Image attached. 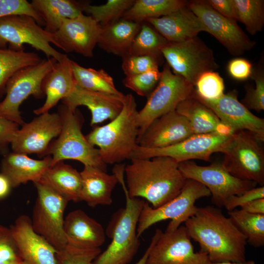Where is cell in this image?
<instances>
[{
	"label": "cell",
	"mask_w": 264,
	"mask_h": 264,
	"mask_svg": "<svg viewBox=\"0 0 264 264\" xmlns=\"http://www.w3.org/2000/svg\"><path fill=\"white\" fill-rule=\"evenodd\" d=\"M184 223L191 238L198 243L199 252L206 253L211 263L246 260L245 237L218 207H197Z\"/></svg>",
	"instance_id": "cell-1"
},
{
	"label": "cell",
	"mask_w": 264,
	"mask_h": 264,
	"mask_svg": "<svg viewBox=\"0 0 264 264\" xmlns=\"http://www.w3.org/2000/svg\"><path fill=\"white\" fill-rule=\"evenodd\" d=\"M125 165L126 189L131 198L145 199L158 208L177 196L186 178L179 163L167 156L133 159Z\"/></svg>",
	"instance_id": "cell-2"
},
{
	"label": "cell",
	"mask_w": 264,
	"mask_h": 264,
	"mask_svg": "<svg viewBox=\"0 0 264 264\" xmlns=\"http://www.w3.org/2000/svg\"><path fill=\"white\" fill-rule=\"evenodd\" d=\"M125 167L124 164H115L112 172L124 191L125 207L120 209L112 216L105 232L111 242L92 264H128L133 259L140 246L136 229L145 201L129 196L124 180Z\"/></svg>",
	"instance_id": "cell-3"
},
{
	"label": "cell",
	"mask_w": 264,
	"mask_h": 264,
	"mask_svg": "<svg viewBox=\"0 0 264 264\" xmlns=\"http://www.w3.org/2000/svg\"><path fill=\"white\" fill-rule=\"evenodd\" d=\"M137 104L132 94L124 95L123 108L110 122L94 128L86 136L93 146H97L106 164L121 163L129 159L136 146L138 134Z\"/></svg>",
	"instance_id": "cell-4"
},
{
	"label": "cell",
	"mask_w": 264,
	"mask_h": 264,
	"mask_svg": "<svg viewBox=\"0 0 264 264\" xmlns=\"http://www.w3.org/2000/svg\"><path fill=\"white\" fill-rule=\"evenodd\" d=\"M62 119V128L57 139L50 144L46 155L52 157L51 166L64 160L79 161L84 166L99 168L105 171L107 164L102 160L98 149L92 146L82 132V115L77 109L72 111L64 104L58 112Z\"/></svg>",
	"instance_id": "cell-5"
},
{
	"label": "cell",
	"mask_w": 264,
	"mask_h": 264,
	"mask_svg": "<svg viewBox=\"0 0 264 264\" xmlns=\"http://www.w3.org/2000/svg\"><path fill=\"white\" fill-rule=\"evenodd\" d=\"M209 190L200 183L187 179L180 192L173 199L156 208L144 202L139 216L136 233L138 238L149 227L170 219L165 231H173L193 216L197 210L196 201L209 197Z\"/></svg>",
	"instance_id": "cell-6"
},
{
	"label": "cell",
	"mask_w": 264,
	"mask_h": 264,
	"mask_svg": "<svg viewBox=\"0 0 264 264\" xmlns=\"http://www.w3.org/2000/svg\"><path fill=\"white\" fill-rule=\"evenodd\" d=\"M194 94V86L182 77L175 74L166 64L161 71L157 85L148 96L145 105L138 111L137 143L154 121L176 110L179 103Z\"/></svg>",
	"instance_id": "cell-7"
},
{
	"label": "cell",
	"mask_w": 264,
	"mask_h": 264,
	"mask_svg": "<svg viewBox=\"0 0 264 264\" xmlns=\"http://www.w3.org/2000/svg\"><path fill=\"white\" fill-rule=\"evenodd\" d=\"M252 133L237 131L222 154V167L233 176L264 185V150Z\"/></svg>",
	"instance_id": "cell-8"
},
{
	"label": "cell",
	"mask_w": 264,
	"mask_h": 264,
	"mask_svg": "<svg viewBox=\"0 0 264 264\" xmlns=\"http://www.w3.org/2000/svg\"><path fill=\"white\" fill-rule=\"evenodd\" d=\"M57 61L53 58L42 60L39 64L17 72L8 81L5 97L0 102V116L14 121L20 126L24 122L20 107L28 97H44L43 81Z\"/></svg>",
	"instance_id": "cell-9"
},
{
	"label": "cell",
	"mask_w": 264,
	"mask_h": 264,
	"mask_svg": "<svg viewBox=\"0 0 264 264\" xmlns=\"http://www.w3.org/2000/svg\"><path fill=\"white\" fill-rule=\"evenodd\" d=\"M234 135V133L194 134L178 143L161 148H146L137 145L129 159L167 156L178 163L192 159L209 161L213 154L223 152Z\"/></svg>",
	"instance_id": "cell-10"
},
{
	"label": "cell",
	"mask_w": 264,
	"mask_h": 264,
	"mask_svg": "<svg viewBox=\"0 0 264 264\" xmlns=\"http://www.w3.org/2000/svg\"><path fill=\"white\" fill-rule=\"evenodd\" d=\"M34 184L37 197L31 219L32 228L56 250L60 249L67 244L64 213L68 201L40 182Z\"/></svg>",
	"instance_id": "cell-11"
},
{
	"label": "cell",
	"mask_w": 264,
	"mask_h": 264,
	"mask_svg": "<svg viewBox=\"0 0 264 264\" xmlns=\"http://www.w3.org/2000/svg\"><path fill=\"white\" fill-rule=\"evenodd\" d=\"M161 53L173 72L194 86L202 74L219 67L212 49L197 36L182 42H168Z\"/></svg>",
	"instance_id": "cell-12"
},
{
	"label": "cell",
	"mask_w": 264,
	"mask_h": 264,
	"mask_svg": "<svg viewBox=\"0 0 264 264\" xmlns=\"http://www.w3.org/2000/svg\"><path fill=\"white\" fill-rule=\"evenodd\" d=\"M52 34L46 32L34 19L27 16H12L0 19V48L24 50L27 44L42 51L47 58L62 61L66 54L55 49Z\"/></svg>",
	"instance_id": "cell-13"
},
{
	"label": "cell",
	"mask_w": 264,
	"mask_h": 264,
	"mask_svg": "<svg viewBox=\"0 0 264 264\" xmlns=\"http://www.w3.org/2000/svg\"><path fill=\"white\" fill-rule=\"evenodd\" d=\"M179 169L186 179L196 180L210 191L212 202L218 207H224L227 199L256 187L257 184L242 180L228 173L221 163L200 166L188 160L179 163Z\"/></svg>",
	"instance_id": "cell-14"
},
{
	"label": "cell",
	"mask_w": 264,
	"mask_h": 264,
	"mask_svg": "<svg viewBox=\"0 0 264 264\" xmlns=\"http://www.w3.org/2000/svg\"><path fill=\"white\" fill-rule=\"evenodd\" d=\"M188 7L198 18L206 32L213 36L229 52L239 56L255 45L239 26L237 22L217 12L205 0L187 2Z\"/></svg>",
	"instance_id": "cell-15"
},
{
	"label": "cell",
	"mask_w": 264,
	"mask_h": 264,
	"mask_svg": "<svg viewBox=\"0 0 264 264\" xmlns=\"http://www.w3.org/2000/svg\"><path fill=\"white\" fill-rule=\"evenodd\" d=\"M208 255L195 252L184 226L162 231L149 254L146 264H210Z\"/></svg>",
	"instance_id": "cell-16"
},
{
	"label": "cell",
	"mask_w": 264,
	"mask_h": 264,
	"mask_svg": "<svg viewBox=\"0 0 264 264\" xmlns=\"http://www.w3.org/2000/svg\"><path fill=\"white\" fill-rule=\"evenodd\" d=\"M62 128V119L58 112L38 115L17 131L10 145L12 152L45 156L50 144L58 137Z\"/></svg>",
	"instance_id": "cell-17"
},
{
	"label": "cell",
	"mask_w": 264,
	"mask_h": 264,
	"mask_svg": "<svg viewBox=\"0 0 264 264\" xmlns=\"http://www.w3.org/2000/svg\"><path fill=\"white\" fill-rule=\"evenodd\" d=\"M102 26L89 15L82 14L66 20L53 35V44L66 53L74 52L86 57L93 56Z\"/></svg>",
	"instance_id": "cell-18"
},
{
	"label": "cell",
	"mask_w": 264,
	"mask_h": 264,
	"mask_svg": "<svg viewBox=\"0 0 264 264\" xmlns=\"http://www.w3.org/2000/svg\"><path fill=\"white\" fill-rule=\"evenodd\" d=\"M196 95L224 125L234 132L247 131L264 142V119L253 114L238 100L236 90L224 93L221 97L214 100L202 99L196 94Z\"/></svg>",
	"instance_id": "cell-19"
},
{
	"label": "cell",
	"mask_w": 264,
	"mask_h": 264,
	"mask_svg": "<svg viewBox=\"0 0 264 264\" xmlns=\"http://www.w3.org/2000/svg\"><path fill=\"white\" fill-rule=\"evenodd\" d=\"M9 228L22 260L30 264H57L56 250L34 231L28 216H20Z\"/></svg>",
	"instance_id": "cell-20"
},
{
	"label": "cell",
	"mask_w": 264,
	"mask_h": 264,
	"mask_svg": "<svg viewBox=\"0 0 264 264\" xmlns=\"http://www.w3.org/2000/svg\"><path fill=\"white\" fill-rule=\"evenodd\" d=\"M124 95L92 91L76 85L69 95L62 101L72 111L80 106L87 107L91 114L90 124L93 126L117 116L123 108Z\"/></svg>",
	"instance_id": "cell-21"
},
{
	"label": "cell",
	"mask_w": 264,
	"mask_h": 264,
	"mask_svg": "<svg viewBox=\"0 0 264 264\" xmlns=\"http://www.w3.org/2000/svg\"><path fill=\"white\" fill-rule=\"evenodd\" d=\"M193 134L188 120L175 110L154 121L137 144L146 148H161L178 143Z\"/></svg>",
	"instance_id": "cell-22"
},
{
	"label": "cell",
	"mask_w": 264,
	"mask_h": 264,
	"mask_svg": "<svg viewBox=\"0 0 264 264\" xmlns=\"http://www.w3.org/2000/svg\"><path fill=\"white\" fill-rule=\"evenodd\" d=\"M145 21L170 43L184 42L206 32L200 20L187 5L167 15Z\"/></svg>",
	"instance_id": "cell-23"
},
{
	"label": "cell",
	"mask_w": 264,
	"mask_h": 264,
	"mask_svg": "<svg viewBox=\"0 0 264 264\" xmlns=\"http://www.w3.org/2000/svg\"><path fill=\"white\" fill-rule=\"evenodd\" d=\"M64 230L67 244L78 248H100L106 240L102 225L80 209L67 215Z\"/></svg>",
	"instance_id": "cell-24"
},
{
	"label": "cell",
	"mask_w": 264,
	"mask_h": 264,
	"mask_svg": "<svg viewBox=\"0 0 264 264\" xmlns=\"http://www.w3.org/2000/svg\"><path fill=\"white\" fill-rule=\"evenodd\" d=\"M71 62L72 60L66 54L63 59L57 62L45 76L42 83V89L46 97L45 101L41 107L34 110L35 114L49 112L72 92L76 83Z\"/></svg>",
	"instance_id": "cell-25"
},
{
	"label": "cell",
	"mask_w": 264,
	"mask_h": 264,
	"mask_svg": "<svg viewBox=\"0 0 264 264\" xmlns=\"http://www.w3.org/2000/svg\"><path fill=\"white\" fill-rule=\"evenodd\" d=\"M52 157L46 155L41 160L26 154L9 152L1 161V173L9 181L12 188H16L28 181H39L45 171L51 166Z\"/></svg>",
	"instance_id": "cell-26"
},
{
	"label": "cell",
	"mask_w": 264,
	"mask_h": 264,
	"mask_svg": "<svg viewBox=\"0 0 264 264\" xmlns=\"http://www.w3.org/2000/svg\"><path fill=\"white\" fill-rule=\"evenodd\" d=\"M82 178L81 201L91 207L112 203V192L118 183L114 174H108L99 168L84 166L80 172Z\"/></svg>",
	"instance_id": "cell-27"
},
{
	"label": "cell",
	"mask_w": 264,
	"mask_h": 264,
	"mask_svg": "<svg viewBox=\"0 0 264 264\" xmlns=\"http://www.w3.org/2000/svg\"><path fill=\"white\" fill-rule=\"evenodd\" d=\"M176 110L189 123L193 134L219 133L231 134L234 132L224 125L216 114L195 94L179 103Z\"/></svg>",
	"instance_id": "cell-28"
},
{
	"label": "cell",
	"mask_w": 264,
	"mask_h": 264,
	"mask_svg": "<svg viewBox=\"0 0 264 264\" xmlns=\"http://www.w3.org/2000/svg\"><path fill=\"white\" fill-rule=\"evenodd\" d=\"M31 3L43 20L45 25L44 29L53 34L66 20L83 14L88 2L72 0H33Z\"/></svg>",
	"instance_id": "cell-29"
},
{
	"label": "cell",
	"mask_w": 264,
	"mask_h": 264,
	"mask_svg": "<svg viewBox=\"0 0 264 264\" xmlns=\"http://www.w3.org/2000/svg\"><path fill=\"white\" fill-rule=\"evenodd\" d=\"M39 182L49 187L68 201H81L80 172L63 161L50 167Z\"/></svg>",
	"instance_id": "cell-30"
},
{
	"label": "cell",
	"mask_w": 264,
	"mask_h": 264,
	"mask_svg": "<svg viewBox=\"0 0 264 264\" xmlns=\"http://www.w3.org/2000/svg\"><path fill=\"white\" fill-rule=\"evenodd\" d=\"M141 24L121 19L102 26L97 45L108 53L123 57L128 54Z\"/></svg>",
	"instance_id": "cell-31"
},
{
	"label": "cell",
	"mask_w": 264,
	"mask_h": 264,
	"mask_svg": "<svg viewBox=\"0 0 264 264\" xmlns=\"http://www.w3.org/2000/svg\"><path fill=\"white\" fill-rule=\"evenodd\" d=\"M187 4L182 0H135L121 19L142 23L148 19L167 15Z\"/></svg>",
	"instance_id": "cell-32"
},
{
	"label": "cell",
	"mask_w": 264,
	"mask_h": 264,
	"mask_svg": "<svg viewBox=\"0 0 264 264\" xmlns=\"http://www.w3.org/2000/svg\"><path fill=\"white\" fill-rule=\"evenodd\" d=\"M42 60L34 52L0 48V99L5 94L7 83L13 75L23 68L39 64Z\"/></svg>",
	"instance_id": "cell-33"
},
{
	"label": "cell",
	"mask_w": 264,
	"mask_h": 264,
	"mask_svg": "<svg viewBox=\"0 0 264 264\" xmlns=\"http://www.w3.org/2000/svg\"><path fill=\"white\" fill-rule=\"evenodd\" d=\"M76 85L86 89L124 96L115 86L113 78L103 69L87 68L72 60Z\"/></svg>",
	"instance_id": "cell-34"
},
{
	"label": "cell",
	"mask_w": 264,
	"mask_h": 264,
	"mask_svg": "<svg viewBox=\"0 0 264 264\" xmlns=\"http://www.w3.org/2000/svg\"><path fill=\"white\" fill-rule=\"evenodd\" d=\"M228 214L247 243L256 248L264 245V215L249 213L241 209L228 211Z\"/></svg>",
	"instance_id": "cell-35"
},
{
	"label": "cell",
	"mask_w": 264,
	"mask_h": 264,
	"mask_svg": "<svg viewBox=\"0 0 264 264\" xmlns=\"http://www.w3.org/2000/svg\"><path fill=\"white\" fill-rule=\"evenodd\" d=\"M168 42L151 26L142 23L127 55H148L160 60L161 51Z\"/></svg>",
	"instance_id": "cell-36"
},
{
	"label": "cell",
	"mask_w": 264,
	"mask_h": 264,
	"mask_svg": "<svg viewBox=\"0 0 264 264\" xmlns=\"http://www.w3.org/2000/svg\"><path fill=\"white\" fill-rule=\"evenodd\" d=\"M237 21L251 35L261 31L264 24L263 0H233Z\"/></svg>",
	"instance_id": "cell-37"
},
{
	"label": "cell",
	"mask_w": 264,
	"mask_h": 264,
	"mask_svg": "<svg viewBox=\"0 0 264 264\" xmlns=\"http://www.w3.org/2000/svg\"><path fill=\"white\" fill-rule=\"evenodd\" d=\"M135 0H108L100 5L86 4L84 12L89 14L102 27L113 23L121 18Z\"/></svg>",
	"instance_id": "cell-38"
},
{
	"label": "cell",
	"mask_w": 264,
	"mask_h": 264,
	"mask_svg": "<svg viewBox=\"0 0 264 264\" xmlns=\"http://www.w3.org/2000/svg\"><path fill=\"white\" fill-rule=\"evenodd\" d=\"M194 87L196 95L202 99L214 100L224 94L223 79L214 71H208L202 74Z\"/></svg>",
	"instance_id": "cell-39"
},
{
	"label": "cell",
	"mask_w": 264,
	"mask_h": 264,
	"mask_svg": "<svg viewBox=\"0 0 264 264\" xmlns=\"http://www.w3.org/2000/svg\"><path fill=\"white\" fill-rule=\"evenodd\" d=\"M101 252L100 248L81 249L66 244L56 250V264H92Z\"/></svg>",
	"instance_id": "cell-40"
},
{
	"label": "cell",
	"mask_w": 264,
	"mask_h": 264,
	"mask_svg": "<svg viewBox=\"0 0 264 264\" xmlns=\"http://www.w3.org/2000/svg\"><path fill=\"white\" fill-rule=\"evenodd\" d=\"M161 71L158 68L152 69L139 74L126 76L123 80L126 88L141 96H148L157 85Z\"/></svg>",
	"instance_id": "cell-41"
},
{
	"label": "cell",
	"mask_w": 264,
	"mask_h": 264,
	"mask_svg": "<svg viewBox=\"0 0 264 264\" xmlns=\"http://www.w3.org/2000/svg\"><path fill=\"white\" fill-rule=\"evenodd\" d=\"M263 68L252 70L251 77L254 80L255 87H246V94L241 103L248 110L260 112L264 110V73Z\"/></svg>",
	"instance_id": "cell-42"
},
{
	"label": "cell",
	"mask_w": 264,
	"mask_h": 264,
	"mask_svg": "<svg viewBox=\"0 0 264 264\" xmlns=\"http://www.w3.org/2000/svg\"><path fill=\"white\" fill-rule=\"evenodd\" d=\"M12 16H27L32 18L40 25L44 22L26 0H0V19Z\"/></svg>",
	"instance_id": "cell-43"
},
{
	"label": "cell",
	"mask_w": 264,
	"mask_h": 264,
	"mask_svg": "<svg viewBox=\"0 0 264 264\" xmlns=\"http://www.w3.org/2000/svg\"><path fill=\"white\" fill-rule=\"evenodd\" d=\"M122 68L126 76L134 75L158 68L159 60L148 55L132 56L122 57Z\"/></svg>",
	"instance_id": "cell-44"
},
{
	"label": "cell",
	"mask_w": 264,
	"mask_h": 264,
	"mask_svg": "<svg viewBox=\"0 0 264 264\" xmlns=\"http://www.w3.org/2000/svg\"><path fill=\"white\" fill-rule=\"evenodd\" d=\"M20 259L10 228L0 225V262Z\"/></svg>",
	"instance_id": "cell-45"
},
{
	"label": "cell",
	"mask_w": 264,
	"mask_h": 264,
	"mask_svg": "<svg viewBox=\"0 0 264 264\" xmlns=\"http://www.w3.org/2000/svg\"><path fill=\"white\" fill-rule=\"evenodd\" d=\"M19 126L14 121L0 116V154L3 156L9 153V146Z\"/></svg>",
	"instance_id": "cell-46"
},
{
	"label": "cell",
	"mask_w": 264,
	"mask_h": 264,
	"mask_svg": "<svg viewBox=\"0 0 264 264\" xmlns=\"http://www.w3.org/2000/svg\"><path fill=\"white\" fill-rule=\"evenodd\" d=\"M261 198H264V186L256 187L240 195L230 197L224 207L228 211H230L235 209L237 207H241L253 200Z\"/></svg>",
	"instance_id": "cell-47"
},
{
	"label": "cell",
	"mask_w": 264,
	"mask_h": 264,
	"mask_svg": "<svg viewBox=\"0 0 264 264\" xmlns=\"http://www.w3.org/2000/svg\"><path fill=\"white\" fill-rule=\"evenodd\" d=\"M230 75L235 79L244 80L250 77L252 72V65L248 60L240 58L231 60L227 66Z\"/></svg>",
	"instance_id": "cell-48"
},
{
	"label": "cell",
	"mask_w": 264,
	"mask_h": 264,
	"mask_svg": "<svg viewBox=\"0 0 264 264\" xmlns=\"http://www.w3.org/2000/svg\"><path fill=\"white\" fill-rule=\"evenodd\" d=\"M206 1L219 14L237 22L233 0H208Z\"/></svg>",
	"instance_id": "cell-49"
},
{
	"label": "cell",
	"mask_w": 264,
	"mask_h": 264,
	"mask_svg": "<svg viewBox=\"0 0 264 264\" xmlns=\"http://www.w3.org/2000/svg\"><path fill=\"white\" fill-rule=\"evenodd\" d=\"M241 209L249 213L264 215V198L253 200L242 206Z\"/></svg>",
	"instance_id": "cell-50"
},
{
	"label": "cell",
	"mask_w": 264,
	"mask_h": 264,
	"mask_svg": "<svg viewBox=\"0 0 264 264\" xmlns=\"http://www.w3.org/2000/svg\"><path fill=\"white\" fill-rule=\"evenodd\" d=\"M12 187L7 178L0 173V199L5 198L9 193Z\"/></svg>",
	"instance_id": "cell-51"
},
{
	"label": "cell",
	"mask_w": 264,
	"mask_h": 264,
	"mask_svg": "<svg viewBox=\"0 0 264 264\" xmlns=\"http://www.w3.org/2000/svg\"><path fill=\"white\" fill-rule=\"evenodd\" d=\"M162 231L159 229H156L155 233L153 236L151 242L144 252V254L140 259L135 264H146L147 260L151 249H152L154 244L159 237Z\"/></svg>",
	"instance_id": "cell-52"
},
{
	"label": "cell",
	"mask_w": 264,
	"mask_h": 264,
	"mask_svg": "<svg viewBox=\"0 0 264 264\" xmlns=\"http://www.w3.org/2000/svg\"><path fill=\"white\" fill-rule=\"evenodd\" d=\"M210 264H256L253 260L245 261L240 262H220V263H211Z\"/></svg>",
	"instance_id": "cell-53"
},
{
	"label": "cell",
	"mask_w": 264,
	"mask_h": 264,
	"mask_svg": "<svg viewBox=\"0 0 264 264\" xmlns=\"http://www.w3.org/2000/svg\"><path fill=\"white\" fill-rule=\"evenodd\" d=\"M13 264H30L29 263L22 260V259H20L19 260H18L16 261Z\"/></svg>",
	"instance_id": "cell-54"
},
{
	"label": "cell",
	"mask_w": 264,
	"mask_h": 264,
	"mask_svg": "<svg viewBox=\"0 0 264 264\" xmlns=\"http://www.w3.org/2000/svg\"><path fill=\"white\" fill-rule=\"evenodd\" d=\"M15 261L0 262V264H13Z\"/></svg>",
	"instance_id": "cell-55"
},
{
	"label": "cell",
	"mask_w": 264,
	"mask_h": 264,
	"mask_svg": "<svg viewBox=\"0 0 264 264\" xmlns=\"http://www.w3.org/2000/svg\"></svg>",
	"instance_id": "cell-56"
}]
</instances>
